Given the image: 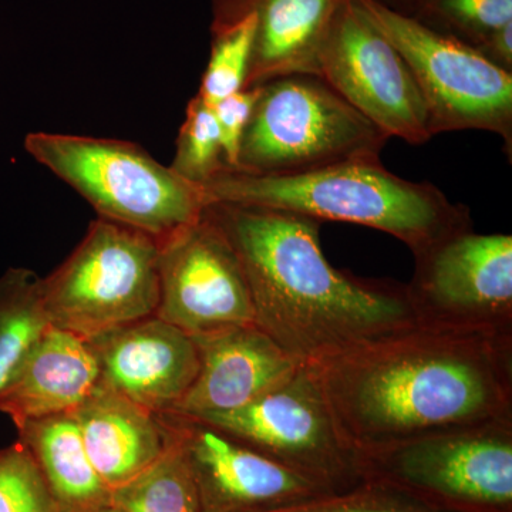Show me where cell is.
Wrapping results in <instances>:
<instances>
[{"label": "cell", "mask_w": 512, "mask_h": 512, "mask_svg": "<svg viewBox=\"0 0 512 512\" xmlns=\"http://www.w3.org/2000/svg\"><path fill=\"white\" fill-rule=\"evenodd\" d=\"M25 148L90 202L99 218L144 232L158 244L195 224L210 204L204 187L131 141L37 131L26 136Z\"/></svg>", "instance_id": "cell-4"}, {"label": "cell", "mask_w": 512, "mask_h": 512, "mask_svg": "<svg viewBox=\"0 0 512 512\" xmlns=\"http://www.w3.org/2000/svg\"><path fill=\"white\" fill-rule=\"evenodd\" d=\"M157 239L97 218L69 258L42 278L49 325L90 340L156 315Z\"/></svg>", "instance_id": "cell-6"}, {"label": "cell", "mask_w": 512, "mask_h": 512, "mask_svg": "<svg viewBox=\"0 0 512 512\" xmlns=\"http://www.w3.org/2000/svg\"><path fill=\"white\" fill-rule=\"evenodd\" d=\"M70 414L110 491L150 467L168 444L167 431L156 413L101 382Z\"/></svg>", "instance_id": "cell-18"}, {"label": "cell", "mask_w": 512, "mask_h": 512, "mask_svg": "<svg viewBox=\"0 0 512 512\" xmlns=\"http://www.w3.org/2000/svg\"><path fill=\"white\" fill-rule=\"evenodd\" d=\"M309 369L362 457L512 420V335L417 325Z\"/></svg>", "instance_id": "cell-1"}, {"label": "cell", "mask_w": 512, "mask_h": 512, "mask_svg": "<svg viewBox=\"0 0 512 512\" xmlns=\"http://www.w3.org/2000/svg\"><path fill=\"white\" fill-rule=\"evenodd\" d=\"M158 247V318L191 338L255 325L241 261L207 211Z\"/></svg>", "instance_id": "cell-12"}, {"label": "cell", "mask_w": 512, "mask_h": 512, "mask_svg": "<svg viewBox=\"0 0 512 512\" xmlns=\"http://www.w3.org/2000/svg\"><path fill=\"white\" fill-rule=\"evenodd\" d=\"M340 0H212L211 26L255 20L247 89L289 74L319 76L320 43Z\"/></svg>", "instance_id": "cell-16"}, {"label": "cell", "mask_w": 512, "mask_h": 512, "mask_svg": "<svg viewBox=\"0 0 512 512\" xmlns=\"http://www.w3.org/2000/svg\"><path fill=\"white\" fill-rule=\"evenodd\" d=\"M419 325L512 335V237L456 232L413 254Z\"/></svg>", "instance_id": "cell-11"}, {"label": "cell", "mask_w": 512, "mask_h": 512, "mask_svg": "<svg viewBox=\"0 0 512 512\" xmlns=\"http://www.w3.org/2000/svg\"><path fill=\"white\" fill-rule=\"evenodd\" d=\"M477 50L495 66L512 74V23L495 32Z\"/></svg>", "instance_id": "cell-28"}, {"label": "cell", "mask_w": 512, "mask_h": 512, "mask_svg": "<svg viewBox=\"0 0 512 512\" xmlns=\"http://www.w3.org/2000/svg\"><path fill=\"white\" fill-rule=\"evenodd\" d=\"M366 12L399 50L419 86L431 137L448 131L483 130L504 140L512 157V74L456 37L362 0Z\"/></svg>", "instance_id": "cell-8"}, {"label": "cell", "mask_w": 512, "mask_h": 512, "mask_svg": "<svg viewBox=\"0 0 512 512\" xmlns=\"http://www.w3.org/2000/svg\"><path fill=\"white\" fill-rule=\"evenodd\" d=\"M380 5L394 10V12L403 13V15L413 16L419 6L420 0H375Z\"/></svg>", "instance_id": "cell-29"}, {"label": "cell", "mask_w": 512, "mask_h": 512, "mask_svg": "<svg viewBox=\"0 0 512 512\" xmlns=\"http://www.w3.org/2000/svg\"><path fill=\"white\" fill-rule=\"evenodd\" d=\"M43 480L62 512H93L111 503V491L94 468L72 414L32 420L18 427Z\"/></svg>", "instance_id": "cell-19"}, {"label": "cell", "mask_w": 512, "mask_h": 512, "mask_svg": "<svg viewBox=\"0 0 512 512\" xmlns=\"http://www.w3.org/2000/svg\"><path fill=\"white\" fill-rule=\"evenodd\" d=\"M255 20L251 15L211 26V53L197 96L214 106L231 94L247 89Z\"/></svg>", "instance_id": "cell-22"}, {"label": "cell", "mask_w": 512, "mask_h": 512, "mask_svg": "<svg viewBox=\"0 0 512 512\" xmlns=\"http://www.w3.org/2000/svg\"><path fill=\"white\" fill-rule=\"evenodd\" d=\"M319 77L387 137L412 146L431 138L429 113L409 64L362 0H340L320 43Z\"/></svg>", "instance_id": "cell-10"}, {"label": "cell", "mask_w": 512, "mask_h": 512, "mask_svg": "<svg viewBox=\"0 0 512 512\" xmlns=\"http://www.w3.org/2000/svg\"><path fill=\"white\" fill-rule=\"evenodd\" d=\"M281 512H440L392 488L366 483L350 493L330 495Z\"/></svg>", "instance_id": "cell-26"}, {"label": "cell", "mask_w": 512, "mask_h": 512, "mask_svg": "<svg viewBox=\"0 0 512 512\" xmlns=\"http://www.w3.org/2000/svg\"><path fill=\"white\" fill-rule=\"evenodd\" d=\"M89 343L99 360L100 382L156 414L177 409L200 369L194 339L156 315Z\"/></svg>", "instance_id": "cell-14"}, {"label": "cell", "mask_w": 512, "mask_h": 512, "mask_svg": "<svg viewBox=\"0 0 512 512\" xmlns=\"http://www.w3.org/2000/svg\"><path fill=\"white\" fill-rule=\"evenodd\" d=\"M170 167L185 180L201 187L227 168L222 157L220 128L214 110L198 96L188 103L177 138V151Z\"/></svg>", "instance_id": "cell-24"}, {"label": "cell", "mask_w": 512, "mask_h": 512, "mask_svg": "<svg viewBox=\"0 0 512 512\" xmlns=\"http://www.w3.org/2000/svg\"><path fill=\"white\" fill-rule=\"evenodd\" d=\"M208 201L293 212L320 222L377 229L399 239L412 254L474 228L466 205L454 204L431 183L390 173L380 161L357 160L313 173L264 177L224 170L204 185Z\"/></svg>", "instance_id": "cell-3"}, {"label": "cell", "mask_w": 512, "mask_h": 512, "mask_svg": "<svg viewBox=\"0 0 512 512\" xmlns=\"http://www.w3.org/2000/svg\"><path fill=\"white\" fill-rule=\"evenodd\" d=\"M192 339L200 369L173 412L184 416L234 412L278 389L303 367L256 325Z\"/></svg>", "instance_id": "cell-15"}, {"label": "cell", "mask_w": 512, "mask_h": 512, "mask_svg": "<svg viewBox=\"0 0 512 512\" xmlns=\"http://www.w3.org/2000/svg\"><path fill=\"white\" fill-rule=\"evenodd\" d=\"M93 512H121L119 508L114 507L113 504H107L104 505V507L99 508V510L93 511Z\"/></svg>", "instance_id": "cell-30"}, {"label": "cell", "mask_w": 512, "mask_h": 512, "mask_svg": "<svg viewBox=\"0 0 512 512\" xmlns=\"http://www.w3.org/2000/svg\"><path fill=\"white\" fill-rule=\"evenodd\" d=\"M165 431L168 444L163 454L133 480L111 491V504L121 512H202L183 450Z\"/></svg>", "instance_id": "cell-21"}, {"label": "cell", "mask_w": 512, "mask_h": 512, "mask_svg": "<svg viewBox=\"0 0 512 512\" xmlns=\"http://www.w3.org/2000/svg\"><path fill=\"white\" fill-rule=\"evenodd\" d=\"M367 483L440 512H512V420L363 457Z\"/></svg>", "instance_id": "cell-7"}, {"label": "cell", "mask_w": 512, "mask_h": 512, "mask_svg": "<svg viewBox=\"0 0 512 512\" xmlns=\"http://www.w3.org/2000/svg\"><path fill=\"white\" fill-rule=\"evenodd\" d=\"M258 90L232 171L264 177L313 173L376 160L389 140L315 74L275 77Z\"/></svg>", "instance_id": "cell-5"}, {"label": "cell", "mask_w": 512, "mask_h": 512, "mask_svg": "<svg viewBox=\"0 0 512 512\" xmlns=\"http://www.w3.org/2000/svg\"><path fill=\"white\" fill-rule=\"evenodd\" d=\"M49 326L42 278L25 268H12L0 278V389Z\"/></svg>", "instance_id": "cell-20"}, {"label": "cell", "mask_w": 512, "mask_h": 512, "mask_svg": "<svg viewBox=\"0 0 512 512\" xmlns=\"http://www.w3.org/2000/svg\"><path fill=\"white\" fill-rule=\"evenodd\" d=\"M0 512H62L19 440L0 450Z\"/></svg>", "instance_id": "cell-25"}, {"label": "cell", "mask_w": 512, "mask_h": 512, "mask_svg": "<svg viewBox=\"0 0 512 512\" xmlns=\"http://www.w3.org/2000/svg\"><path fill=\"white\" fill-rule=\"evenodd\" d=\"M258 94V86L249 87L225 97L212 106L220 128L222 157L228 170H235L237 167L239 147L251 120Z\"/></svg>", "instance_id": "cell-27"}, {"label": "cell", "mask_w": 512, "mask_h": 512, "mask_svg": "<svg viewBox=\"0 0 512 512\" xmlns=\"http://www.w3.org/2000/svg\"><path fill=\"white\" fill-rule=\"evenodd\" d=\"M318 485L328 495L367 483L365 460L333 419L309 367L234 412L194 417Z\"/></svg>", "instance_id": "cell-9"}, {"label": "cell", "mask_w": 512, "mask_h": 512, "mask_svg": "<svg viewBox=\"0 0 512 512\" xmlns=\"http://www.w3.org/2000/svg\"><path fill=\"white\" fill-rule=\"evenodd\" d=\"M157 416L183 450L202 512H281L330 497L205 421L180 413Z\"/></svg>", "instance_id": "cell-13"}, {"label": "cell", "mask_w": 512, "mask_h": 512, "mask_svg": "<svg viewBox=\"0 0 512 512\" xmlns=\"http://www.w3.org/2000/svg\"><path fill=\"white\" fill-rule=\"evenodd\" d=\"M413 18L477 50L512 23V0H420Z\"/></svg>", "instance_id": "cell-23"}, {"label": "cell", "mask_w": 512, "mask_h": 512, "mask_svg": "<svg viewBox=\"0 0 512 512\" xmlns=\"http://www.w3.org/2000/svg\"><path fill=\"white\" fill-rule=\"evenodd\" d=\"M99 382V360L89 340L49 325L0 389V413L16 429L28 421L70 413Z\"/></svg>", "instance_id": "cell-17"}, {"label": "cell", "mask_w": 512, "mask_h": 512, "mask_svg": "<svg viewBox=\"0 0 512 512\" xmlns=\"http://www.w3.org/2000/svg\"><path fill=\"white\" fill-rule=\"evenodd\" d=\"M237 252L255 325L303 366L419 325L406 284L339 271L320 247L322 222L255 205L205 208Z\"/></svg>", "instance_id": "cell-2"}]
</instances>
